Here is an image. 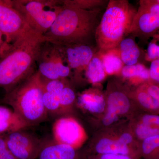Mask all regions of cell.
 I'll use <instances>...</instances> for the list:
<instances>
[{"instance_id": "cell-1", "label": "cell", "mask_w": 159, "mask_h": 159, "mask_svg": "<svg viewBox=\"0 0 159 159\" xmlns=\"http://www.w3.org/2000/svg\"><path fill=\"white\" fill-rule=\"evenodd\" d=\"M47 39L43 34L28 27L0 58V88L9 93L34 72L42 46Z\"/></svg>"}, {"instance_id": "cell-2", "label": "cell", "mask_w": 159, "mask_h": 159, "mask_svg": "<svg viewBox=\"0 0 159 159\" xmlns=\"http://www.w3.org/2000/svg\"><path fill=\"white\" fill-rule=\"evenodd\" d=\"M100 9L86 10L63 5L53 25L43 34L47 42L59 45L89 43L95 37Z\"/></svg>"}, {"instance_id": "cell-3", "label": "cell", "mask_w": 159, "mask_h": 159, "mask_svg": "<svg viewBox=\"0 0 159 159\" xmlns=\"http://www.w3.org/2000/svg\"><path fill=\"white\" fill-rule=\"evenodd\" d=\"M30 126L48 118L43 101V80L38 71L31 75L1 99Z\"/></svg>"}, {"instance_id": "cell-4", "label": "cell", "mask_w": 159, "mask_h": 159, "mask_svg": "<svg viewBox=\"0 0 159 159\" xmlns=\"http://www.w3.org/2000/svg\"><path fill=\"white\" fill-rule=\"evenodd\" d=\"M137 10L126 0H111L95 33L99 50L117 48L128 34Z\"/></svg>"}, {"instance_id": "cell-5", "label": "cell", "mask_w": 159, "mask_h": 159, "mask_svg": "<svg viewBox=\"0 0 159 159\" xmlns=\"http://www.w3.org/2000/svg\"><path fill=\"white\" fill-rule=\"evenodd\" d=\"M12 6L31 29L45 34L63 8L61 1L13 0Z\"/></svg>"}, {"instance_id": "cell-6", "label": "cell", "mask_w": 159, "mask_h": 159, "mask_svg": "<svg viewBox=\"0 0 159 159\" xmlns=\"http://www.w3.org/2000/svg\"><path fill=\"white\" fill-rule=\"evenodd\" d=\"M37 70L42 77L48 80L68 79L72 80V73L61 46L46 42L38 55Z\"/></svg>"}, {"instance_id": "cell-7", "label": "cell", "mask_w": 159, "mask_h": 159, "mask_svg": "<svg viewBox=\"0 0 159 159\" xmlns=\"http://www.w3.org/2000/svg\"><path fill=\"white\" fill-rule=\"evenodd\" d=\"M83 152L85 154L123 155L142 159L139 149L121 143L113 126L95 134Z\"/></svg>"}, {"instance_id": "cell-8", "label": "cell", "mask_w": 159, "mask_h": 159, "mask_svg": "<svg viewBox=\"0 0 159 159\" xmlns=\"http://www.w3.org/2000/svg\"><path fill=\"white\" fill-rule=\"evenodd\" d=\"M105 95L106 111L116 114L121 119L126 118L130 120L142 112L133 98L132 91L117 80L108 83Z\"/></svg>"}, {"instance_id": "cell-9", "label": "cell", "mask_w": 159, "mask_h": 159, "mask_svg": "<svg viewBox=\"0 0 159 159\" xmlns=\"http://www.w3.org/2000/svg\"><path fill=\"white\" fill-rule=\"evenodd\" d=\"M53 140L60 144L80 150L87 141L88 135L80 122L72 116L55 119L52 126Z\"/></svg>"}, {"instance_id": "cell-10", "label": "cell", "mask_w": 159, "mask_h": 159, "mask_svg": "<svg viewBox=\"0 0 159 159\" xmlns=\"http://www.w3.org/2000/svg\"><path fill=\"white\" fill-rule=\"evenodd\" d=\"M22 129L2 134L8 147L17 159H36L46 141Z\"/></svg>"}, {"instance_id": "cell-11", "label": "cell", "mask_w": 159, "mask_h": 159, "mask_svg": "<svg viewBox=\"0 0 159 159\" xmlns=\"http://www.w3.org/2000/svg\"><path fill=\"white\" fill-rule=\"evenodd\" d=\"M29 27L11 0H0V31L7 42L12 44Z\"/></svg>"}, {"instance_id": "cell-12", "label": "cell", "mask_w": 159, "mask_h": 159, "mask_svg": "<svg viewBox=\"0 0 159 159\" xmlns=\"http://www.w3.org/2000/svg\"><path fill=\"white\" fill-rule=\"evenodd\" d=\"M60 46L72 72V81L77 82L82 79L83 75H84L88 66L96 52L89 43Z\"/></svg>"}, {"instance_id": "cell-13", "label": "cell", "mask_w": 159, "mask_h": 159, "mask_svg": "<svg viewBox=\"0 0 159 159\" xmlns=\"http://www.w3.org/2000/svg\"><path fill=\"white\" fill-rule=\"evenodd\" d=\"M75 106L91 120L98 119L106 111L105 94L96 87L86 89L77 94Z\"/></svg>"}, {"instance_id": "cell-14", "label": "cell", "mask_w": 159, "mask_h": 159, "mask_svg": "<svg viewBox=\"0 0 159 159\" xmlns=\"http://www.w3.org/2000/svg\"><path fill=\"white\" fill-rule=\"evenodd\" d=\"M43 101L48 117L56 119L64 116L61 105V92L70 80H48L43 78Z\"/></svg>"}, {"instance_id": "cell-15", "label": "cell", "mask_w": 159, "mask_h": 159, "mask_svg": "<svg viewBox=\"0 0 159 159\" xmlns=\"http://www.w3.org/2000/svg\"><path fill=\"white\" fill-rule=\"evenodd\" d=\"M132 94L141 111L159 115V85L149 80L137 87Z\"/></svg>"}, {"instance_id": "cell-16", "label": "cell", "mask_w": 159, "mask_h": 159, "mask_svg": "<svg viewBox=\"0 0 159 159\" xmlns=\"http://www.w3.org/2000/svg\"><path fill=\"white\" fill-rule=\"evenodd\" d=\"M159 30V13L137 11L129 34L139 37H152Z\"/></svg>"}, {"instance_id": "cell-17", "label": "cell", "mask_w": 159, "mask_h": 159, "mask_svg": "<svg viewBox=\"0 0 159 159\" xmlns=\"http://www.w3.org/2000/svg\"><path fill=\"white\" fill-rule=\"evenodd\" d=\"M82 151L53 141H46L36 159H83Z\"/></svg>"}, {"instance_id": "cell-18", "label": "cell", "mask_w": 159, "mask_h": 159, "mask_svg": "<svg viewBox=\"0 0 159 159\" xmlns=\"http://www.w3.org/2000/svg\"><path fill=\"white\" fill-rule=\"evenodd\" d=\"M30 127L13 110L0 105V134L28 129Z\"/></svg>"}, {"instance_id": "cell-19", "label": "cell", "mask_w": 159, "mask_h": 159, "mask_svg": "<svg viewBox=\"0 0 159 159\" xmlns=\"http://www.w3.org/2000/svg\"><path fill=\"white\" fill-rule=\"evenodd\" d=\"M120 74L123 80L135 87L150 80L149 69L140 63L132 66H124Z\"/></svg>"}, {"instance_id": "cell-20", "label": "cell", "mask_w": 159, "mask_h": 159, "mask_svg": "<svg viewBox=\"0 0 159 159\" xmlns=\"http://www.w3.org/2000/svg\"><path fill=\"white\" fill-rule=\"evenodd\" d=\"M118 48L124 65L132 66L139 63L141 55V51L133 39H123Z\"/></svg>"}, {"instance_id": "cell-21", "label": "cell", "mask_w": 159, "mask_h": 159, "mask_svg": "<svg viewBox=\"0 0 159 159\" xmlns=\"http://www.w3.org/2000/svg\"><path fill=\"white\" fill-rule=\"evenodd\" d=\"M100 56L107 75H119L124 64L118 47L106 51L99 50Z\"/></svg>"}, {"instance_id": "cell-22", "label": "cell", "mask_w": 159, "mask_h": 159, "mask_svg": "<svg viewBox=\"0 0 159 159\" xmlns=\"http://www.w3.org/2000/svg\"><path fill=\"white\" fill-rule=\"evenodd\" d=\"M86 79L89 83L96 86L103 81L107 76L103 66L100 52H96L84 72Z\"/></svg>"}, {"instance_id": "cell-23", "label": "cell", "mask_w": 159, "mask_h": 159, "mask_svg": "<svg viewBox=\"0 0 159 159\" xmlns=\"http://www.w3.org/2000/svg\"><path fill=\"white\" fill-rule=\"evenodd\" d=\"M129 124L135 138L140 143L145 139L159 135V128L135 119H130Z\"/></svg>"}, {"instance_id": "cell-24", "label": "cell", "mask_w": 159, "mask_h": 159, "mask_svg": "<svg viewBox=\"0 0 159 159\" xmlns=\"http://www.w3.org/2000/svg\"><path fill=\"white\" fill-rule=\"evenodd\" d=\"M139 150L142 159H159V135L140 142Z\"/></svg>"}, {"instance_id": "cell-25", "label": "cell", "mask_w": 159, "mask_h": 159, "mask_svg": "<svg viewBox=\"0 0 159 159\" xmlns=\"http://www.w3.org/2000/svg\"><path fill=\"white\" fill-rule=\"evenodd\" d=\"M62 5L67 7L83 10H90L99 9L105 3L102 0H66L61 1Z\"/></svg>"}, {"instance_id": "cell-26", "label": "cell", "mask_w": 159, "mask_h": 159, "mask_svg": "<svg viewBox=\"0 0 159 159\" xmlns=\"http://www.w3.org/2000/svg\"><path fill=\"white\" fill-rule=\"evenodd\" d=\"M153 39L148 44L145 58L147 61H152L159 59V34L152 36Z\"/></svg>"}, {"instance_id": "cell-27", "label": "cell", "mask_w": 159, "mask_h": 159, "mask_svg": "<svg viewBox=\"0 0 159 159\" xmlns=\"http://www.w3.org/2000/svg\"><path fill=\"white\" fill-rule=\"evenodd\" d=\"M138 10L144 12L159 14V3L157 0H143L140 1Z\"/></svg>"}, {"instance_id": "cell-28", "label": "cell", "mask_w": 159, "mask_h": 159, "mask_svg": "<svg viewBox=\"0 0 159 159\" xmlns=\"http://www.w3.org/2000/svg\"><path fill=\"white\" fill-rule=\"evenodd\" d=\"M83 159H142L129 156L119 154H85L84 153Z\"/></svg>"}, {"instance_id": "cell-29", "label": "cell", "mask_w": 159, "mask_h": 159, "mask_svg": "<svg viewBox=\"0 0 159 159\" xmlns=\"http://www.w3.org/2000/svg\"><path fill=\"white\" fill-rule=\"evenodd\" d=\"M0 159H17L9 149L2 134H0Z\"/></svg>"}, {"instance_id": "cell-30", "label": "cell", "mask_w": 159, "mask_h": 159, "mask_svg": "<svg viewBox=\"0 0 159 159\" xmlns=\"http://www.w3.org/2000/svg\"><path fill=\"white\" fill-rule=\"evenodd\" d=\"M149 71L151 81L159 85V59L151 61Z\"/></svg>"}, {"instance_id": "cell-31", "label": "cell", "mask_w": 159, "mask_h": 159, "mask_svg": "<svg viewBox=\"0 0 159 159\" xmlns=\"http://www.w3.org/2000/svg\"><path fill=\"white\" fill-rule=\"evenodd\" d=\"M11 46V44L6 41L4 34L0 31V58L7 53Z\"/></svg>"}, {"instance_id": "cell-32", "label": "cell", "mask_w": 159, "mask_h": 159, "mask_svg": "<svg viewBox=\"0 0 159 159\" xmlns=\"http://www.w3.org/2000/svg\"><path fill=\"white\" fill-rule=\"evenodd\" d=\"M157 2H158L159 3V0H157Z\"/></svg>"}, {"instance_id": "cell-33", "label": "cell", "mask_w": 159, "mask_h": 159, "mask_svg": "<svg viewBox=\"0 0 159 159\" xmlns=\"http://www.w3.org/2000/svg\"><path fill=\"white\" fill-rule=\"evenodd\" d=\"M0 101H1V99H0Z\"/></svg>"}]
</instances>
